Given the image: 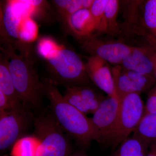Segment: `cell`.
Here are the masks:
<instances>
[{"instance_id":"obj_7","label":"cell","mask_w":156,"mask_h":156,"mask_svg":"<svg viewBox=\"0 0 156 156\" xmlns=\"http://www.w3.org/2000/svg\"><path fill=\"white\" fill-rule=\"evenodd\" d=\"M34 114L24 105L10 111L0 113V151L3 152L12 148L15 143L27 135L34 126Z\"/></svg>"},{"instance_id":"obj_2","label":"cell","mask_w":156,"mask_h":156,"mask_svg":"<svg viewBox=\"0 0 156 156\" xmlns=\"http://www.w3.org/2000/svg\"><path fill=\"white\" fill-rule=\"evenodd\" d=\"M43 81L45 95L50 101L48 108L70 138L83 149L89 147L93 141L101 143L100 134L91 118L67 102L51 80Z\"/></svg>"},{"instance_id":"obj_12","label":"cell","mask_w":156,"mask_h":156,"mask_svg":"<svg viewBox=\"0 0 156 156\" xmlns=\"http://www.w3.org/2000/svg\"><path fill=\"white\" fill-rule=\"evenodd\" d=\"M63 96L70 104L86 115L93 114L106 97L89 86L67 87Z\"/></svg>"},{"instance_id":"obj_26","label":"cell","mask_w":156,"mask_h":156,"mask_svg":"<svg viewBox=\"0 0 156 156\" xmlns=\"http://www.w3.org/2000/svg\"><path fill=\"white\" fill-rule=\"evenodd\" d=\"M147 156H156V141L151 144Z\"/></svg>"},{"instance_id":"obj_19","label":"cell","mask_w":156,"mask_h":156,"mask_svg":"<svg viewBox=\"0 0 156 156\" xmlns=\"http://www.w3.org/2000/svg\"><path fill=\"white\" fill-rule=\"evenodd\" d=\"M94 0H55L52 1L58 14L66 23L70 16L81 9H89Z\"/></svg>"},{"instance_id":"obj_20","label":"cell","mask_w":156,"mask_h":156,"mask_svg":"<svg viewBox=\"0 0 156 156\" xmlns=\"http://www.w3.org/2000/svg\"><path fill=\"white\" fill-rule=\"evenodd\" d=\"M133 136L150 146L156 141V114L144 116Z\"/></svg>"},{"instance_id":"obj_6","label":"cell","mask_w":156,"mask_h":156,"mask_svg":"<svg viewBox=\"0 0 156 156\" xmlns=\"http://www.w3.org/2000/svg\"><path fill=\"white\" fill-rule=\"evenodd\" d=\"M119 99L121 105L116 122L107 144L112 150L134 133L144 113V105L140 94L130 93Z\"/></svg>"},{"instance_id":"obj_22","label":"cell","mask_w":156,"mask_h":156,"mask_svg":"<svg viewBox=\"0 0 156 156\" xmlns=\"http://www.w3.org/2000/svg\"><path fill=\"white\" fill-rule=\"evenodd\" d=\"M39 27L32 17H24L19 27L18 46L20 44H31L37 40L38 35Z\"/></svg>"},{"instance_id":"obj_13","label":"cell","mask_w":156,"mask_h":156,"mask_svg":"<svg viewBox=\"0 0 156 156\" xmlns=\"http://www.w3.org/2000/svg\"><path fill=\"white\" fill-rule=\"evenodd\" d=\"M87 74L91 82L107 94L117 96L112 69L107 62L95 56H91L85 63Z\"/></svg>"},{"instance_id":"obj_25","label":"cell","mask_w":156,"mask_h":156,"mask_svg":"<svg viewBox=\"0 0 156 156\" xmlns=\"http://www.w3.org/2000/svg\"><path fill=\"white\" fill-rule=\"evenodd\" d=\"M149 47L150 56L153 65L154 76L156 80V50L148 44Z\"/></svg>"},{"instance_id":"obj_11","label":"cell","mask_w":156,"mask_h":156,"mask_svg":"<svg viewBox=\"0 0 156 156\" xmlns=\"http://www.w3.org/2000/svg\"><path fill=\"white\" fill-rule=\"evenodd\" d=\"M121 105L118 96H107L101 103L91 118L101 136V143L107 144L115 125Z\"/></svg>"},{"instance_id":"obj_24","label":"cell","mask_w":156,"mask_h":156,"mask_svg":"<svg viewBox=\"0 0 156 156\" xmlns=\"http://www.w3.org/2000/svg\"><path fill=\"white\" fill-rule=\"evenodd\" d=\"M149 92L148 96L144 105V116L156 114V95L151 91Z\"/></svg>"},{"instance_id":"obj_10","label":"cell","mask_w":156,"mask_h":156,"mask_svg":"<svg viewBox=\"0 0 156 156\" xmlns=\"http://www.w3.org/2000/svg\"><path fill=\"white\" fill-rule=\"evenodd\" d=\"M37 11L36 7L30 0L6 2L1 16L3 35L6 36L7 38H9L12 41L14 40L16 44L18 43L19 27L21 20L24 17L34 16Z\"/></svg>"},{"instance_id":"obj_18","label":"cell","mask_w":156,"mask_h":156,"mask_svg":"<svg viewBox=\"0 0 156 156\" xmlns=\"http://www.w3.org/2000/svg\"><path fill=\"white\" fill-rule=\"evenodd\" d=\"M149 147L141 140L132 136L121 144L112 156H147Z\"/></svg>"},{"instance_id":"obj_4","label":"cell","mask_w":156,"mask_h":156,"mask_svg":"<svg viewBox=\"0 0 156 156\" xmlns=\"http://www.w3.org/2000/svg\"><path fill=\"white\" fill-rule=\"evenodd\" d=\"M33 135L39 140L36 156H69L73 146L69 136L62 130L49 108L36 113Z\"/></svg>"},{"instance_id":"obj_23","label":"cell","mask_w":156,"mask_h":156,"mask_svg":"<svg viewBox=\"0 0 156 156\" xmlns=\"http://www.w3.org/2000/svg\"><path fill=\"white\" fill-rule=\"evenodd\" d=\"M108 0H94L89 11L95 26V31L101 32Z\"/></svg>"},{"instance_id":"obj_16","label":"cell","mask_w":156,"mask_h":156,"mask_svg":"<svg viewBox=\"0 0 156 156\" xmlns=\"http://www.w3.org/2000/svg\"><path fill=\"white\" fill-rule=\"evenodd\" d=\"M0 91L15 105H23L13 84L9 71L8 57L3 53L0 61Z\"/></svg>"},{"instance_id":"obj_3","label":"cell","mask_w":156,"mask_h":156,"mask_svg":"<svg viewBox=\"0 0 156 156\" xmlns=\"http://www.w3.org/2000/svg\"><path fill=\"white\" fill-rule=\"evenodd\" d=\"M1 50L8 57L9 71L23 104L33 109L36 114L41 111L44 84L40 80L31 58L17 54L11 45L1 48Z\"/></svg>"},{"instance_id":"obj_1","label":"cell","mask_w":156,"mask_h":156,"mask_svg":"<svg viewBox=\"0 0 156 156\" xmlns=\"http://www.w3.org/2000/svg\"><path fill=\"white\" fill-rule=\"evenodd\" d=\"M37 52L48 64L51 78L55 85L67 87L90 86L91 81L86 65L80 57L71 49L50 37L39 39Z\"/></svg>"},{"instance_id":"obj_28","label":"cell","mask_w":156,"mask_h":156,"mask_svg":"<svg viewBox=\"0 0 156 156\" xmlns=\"http://www.w3.org/2000/svg\"><path fill=\"white\" fill-rule=\"evenodd\" d=\"M69 156H87V155L83 153L77 152L74 153H72Z\"/></svg>"},{"instance_id":"obj_15","label":"cell","mask_w":156,"mask_h":156,"mask_svg":"<svg viewBox=\"0 0 156 156\" xmlns=\"http://www.w3.org/2000/svg\"><path fill=\"white\" fill-rule=\"evenodd\" d=\"M66 24L79 39L92 35L95 31V22L89 9H81L68 18Z\"/></svg>"},{"instance_id":"obj_14","label":"cell","mask_w":156,"mask_h":156,"mask_svg":"<svg viewBox=\"0 0 156 156\" xmlns=\"http://www.w3.org/2000/svg\"><path fill=\"white\" fill-rule=\"evenodd\" d=\"M120 65L126 69L145 75L154 76L148 44L142 47H134L133 50Z\"/></svg>"},{"instance_id":"obj_30","label":"cell","mask_w":156,"mask_h":156,"mask_svg":"<svg viewBox=\"0 0 156 156\" xmlns=\"http://www.w3.org/2000/svg\"><path fill=\"white\" fill-rule=\"evenodd\" d=\"M7 156V155H4V156Z\"/></svg>"},{"instance_id":"obj_17","label":"cell","mask_w":156,"mask_h":156,"mask_svg":"<svg viewBox=\"0 0 156 156\" xmlns=\"http://www.w3.org/2000/svg\"><path fill=\"white\" fill-rule=\"evenodd\" d=\"M120 3V1L118 0H108L101 32L105 33L112 36L121 34L120 25L117 21Z\"/></svg>"},{"instance_id":"obj_27","label":"cell","mask_w":156,"mask_h":156,"mask_svg":"<svg viewBox=\"0 0 156 156\" xmlns=\"http://www.w3.org/2000/svg\"><path fill=\"white\" fill-rule=\"evenodd\" d=\"M144 38L147 41V43L156 50V39L151 36H147Z\"/></svg>"},{"instance_id":"obj_5","label":"cell","mask_w":156,"mask_h":156,"mask_svg":"<svg viewBox=\"0 0 156 156\" xmlns=\"http://www.w3.org/2000/svg\"><path fill=\"white\" fill-rule=\"evenodd\" d=\"M125 21L121 32L156 39V0L123 1Z\"/></svg>"},{"instance_id":"obj_8","label":"cell","mask_w":156,"mask_h":156,"mask_svg":"<svg viewBox=\"0 0 156 156\" xmlns=\"http://www.w3.org/2000/svg\"><path fill=\"white\" fill-rule=\"evenodd\" d=\"M81 47L91 56H95L115 65L121 64L134 47L121 42L105 41L93 35L80 39Z\"/></svg>"},{"instance_id":"obj_21","label":"cell","mask_w":156,"mask_h":156,"mask_svg":"<svg viewBox=\"0 0 156 156\" xmlns=\"http://www.w3.org/2000/svg\"><path fill=\"white\" fill-rule=\"evenodd\" d=\"M39 140L34 135H26L15 143L11 148V156H36Z\"/></svg>"},{"instance_id":"obj_29","label":"cell","mask_w":156,"mask_h":156,"mask_svg":"<svg viewBox=\"0 0 156 156\" xmlns=\"http://www.w3.org/2000/svg\"><path fill=\"white\" fill-rule=\"evenodd\" d=\"M151 92H153L156 95V84L155 86H154L151 90H150Z\"/></svg>"},{"instance_id":"obj_9","label":"cell","mask_w":156,"mask_h":156,"mask_svg":"<svg viewBox=\"0 0 156 156\" xmlns=\"http://www.w3.org/2000/svg\"><path fill=\"white\" fill-rule=\"evenodd\" d=\"M115 89L118 97L122 98L130 93L149 92L156 84L152 76L145 75L124 68L120 65L112 67Z\"/></svg>"}]
</instances>
